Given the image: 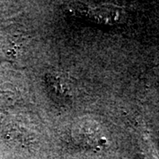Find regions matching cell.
I'll list each match as a JSON object with an SVG mask.
<instances>
[{
    "label": "cell",
    "mask_w": 159,
    "mask_h": 159,
    "mask_svg": "<svg viewBox=\"0 0 159 159\" xmlns=\"http://www.w3.org/2000/svg\"><path fill=\"white\" fill-rule=\"evenodd\" d=\"M74 134L80 139V142L88 146L98 147L102 145L105 140L102 135L99 126L96 123L92 122H82L74 126Z\"/></svg>",
    "instance_id": "1"
}]
</instances>
